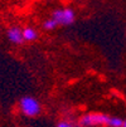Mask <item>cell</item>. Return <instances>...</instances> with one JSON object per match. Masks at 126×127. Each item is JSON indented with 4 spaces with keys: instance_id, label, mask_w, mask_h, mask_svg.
Returning <instances> with one entry per match:
<instances>
[{
    "instance_id": "cell-9",
    "label": "cell",
    "mask_w": 126,
    "mask_h": 127,
    "mask_svg": "<svg viewBox=\"0 0 126 127\" xmlns=\"http://www.w3.org/2000/svg\"><path fill=\"white\" fill-rule=\"evenodd\" d=\"M122 127H126V118H124V123H122Z\"/></svg>"
},
{
    "instance_id": "cell-7",
    "label": "cell",
    "mask_w": 126,
    "mask_h": 127,
    "mask_svg": "<svg viewBox=\"0 0 126 127\" xmlns=\"http://www.w3.org/2000/svg\"><path fill=\"white\" fill-rule=\"evenodd\" d=\"M124 120L117 116H110V121L107 123V127H122Z\"/></svg>"
},
{
    "instance_id": "cell-6",
    "label": "cell",
    "mask_w": 126,
    "mask_h": 127,
    "mask_svg": "<svg viewBox=\"0 0 126 127\" xmlns=\"http://www.w3.org/2000/svg\"><path fill=\"white\" fill-rule=\"evenodd\" d=\"M42 27H43V29L44 30H54L58 25H57V23L54 22V20H53L52 19V18H48V19H45L43 23H42Z\"/></svg>"
},
{
    "instance_id": "cell-8",
    "label": "cell",
    "mask_w": 126,
    "mask_h": 127,
    "mask_svg": "<svg viewBox=\"0 0 126 127\" xmlns=\"http://www.w3.org/2000/svg\"><path fill=\"white\" fill-rule=\"evenodd\" d=\"M57 127H80V126L69 120H61V121H58Z\"/></svg>"
},
{
    "instance_id": "cell-5",
    "label": "cell",
    "mask_w": 126,
    "mask_h": 127,
    "mask_svg": "<svg viewBox=\"0 0 126 127\" xmlns=\"http://www.w3.org/2000/svg\"><path fill=\"white\" fill-rule=\"evenodd\" d=\"M23 37H24V42H35L39 37V33L33 27H25L23 28Z\"/></svg>"
},
{
    "instance_id": "cell-3",
    "label": "cell",
    "mask_w": 126,
    "mask_h": 127,
    "mask_svg": "<svg viewBox=\"0 0 126 127\" xmlns=\"http://www.w3.org/2000/svg\"><path fill=\"white\" fill-rule=\"evenodd\" d=\"M50 18L58 27H68L76 22V13L71 8H58L52 11Z\"/></svg>"
},
{
    "instance_id": "cell-1",
    "label": "cell",
    "mask_w": 126,
    "mask_h": 127,
    "mask_svg": "<svg viewBox=\"0 0 126 127\" xmlns=\"http://www.w3.org/2000/svg\"><path fill=\"white\" fill-rule=\"evenodd\" d=\"M110 121V115L102 112H89L80 117V127H107Z\"/></svg>"
},
{
    "instance_id": "cell-2",
    "label": "cell",
    "mask_w": 126,
    "mask_h": 127,
    "mask_svg": "<svg viewBox=\"0 0 126 127\" xmlns=\"http://www.w3.org/2000/svg\"><path fill=\"white\" fill-rule=\"evenodd\" d=\"M19 110L25 117H37L42 111V106L35 97L24 96L19 99Z\"/></svg>"
},
{
    "instance_id": "cell-4",
    "label": "cell",
    "mask_w": 126,
    "mask_h": 127,
    "mask_svg": "<svg viewBox=\"0 0 126 127\" xmlns=\"http://www.w3.org/2000/svg\"><path fill=\"white\" fill-rule=\"evenodd\" d=\"M6 38L14 45H22L24 43L23 29L19 25H11L6 29Z\"/></svg>"
}]
</instances>
